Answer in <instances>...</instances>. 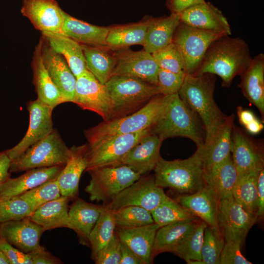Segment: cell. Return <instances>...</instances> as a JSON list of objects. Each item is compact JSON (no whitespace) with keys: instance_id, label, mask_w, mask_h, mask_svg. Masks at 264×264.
Listing matches in <instances>:
<instances>
[{"instance_id":"cell-1","label":"cell","mask_w":264,"mask_h":264,"mask_svg":"<svg viewBox=\"0 0 264 264\" xmlns=\"http://www.w3.org/2000/svg\"><path fill=\"white\" fill-rule=\"evenodd\" d=\"M229 36L222 35L210 44L200 64L193 74L217 75L221 78V85L225 87H229L233 79L241 75L252 58L244 40Z\"/></svg>"},{"instance_id":"cell-2","label":"cell","mask_w":264,"mask_h":264,"mask_svg":"<svg viewBox=\"0 0 264 264\" xmlns=\"http://www.w3.org/2000/svg\"><path fill=\"white\" fill-rule=\"evenodd\" d=\"M216 81L215 75L213 74L195 75L186 73L178 92L181 100L198 115L203 123L206 132L205 142L215 134L227 117L214 98Z\"/></svg>"},{"instance_id":"cell-3","label":"cell","mask_w":264,"mask_h":264,"mask_svg":"<svg viewBox=\"0 0 264 264\" xmlns=\"http://www.w3.org/2000/svg\"><path fill=\"white\" fill-rule=\"evenodd\" d=\"M149 132L162 141L176 136L188 138L197 148L203 145L206 136L200 118L181 100L178 93L168 95L164 110Z\"/></svg>"},{"instance_id":"cell-4","label":"cell","mask_w":264,"mask_h":264,"mask_svg":"<svg viewBox=\"0 0 264 264\" xmlns=\"http://www.w3.org/2000/svg\"><path fill=\"white\" fill-rule=\"evenodd\" d=\"M204 164L199 150L185 159L167 160L160 157L154 169L156 184L179 195L195 193L205 183Z\"/></svg>"},{"instance_id":"cell-5","label":"cell","mask_w":264,"mask_h":264,"mask_svg":"<svg viewBox=\"0 0 264 264\" xmlns=\"http://www.w3.org/2000/svg\"><path fill=\"white\" fill-rule=\"evenodd\" d=\"M168 95L158 94L134 112L125 116L104 121L85 130L84 135L88 145L93 144L114 135L137 132L150 128L164 110Z\"/></svg>"},{"instance_id":"cell-6","label":"cell","mask_w":264,"mask_h":264,"mask_svg":"<svg viewBox=\"0 0 264 264\" xmlns=\"http://www.w3.org/2000/svg\"><path fill=\"white\" fill-rule=\"evenodd\" d=\"M105 85L112 106L109 120L134 112L161 94L157 85L126 76L112 75Z\"/></svg>"},{"instance_id":"cell-7","label":"cell","mask_w":264,"mask_h":264,"mask_svg":"<svg viewBox=\"0 0 264 264\" xmlns=\"http://www.w3.org/2000/svg\"><path fill=\"white\" fill-rule=\"evenodd\" d=\"M70 155V148L54 129L12 161L9 171L10 173L20 172L37 168L65 165Z\"/></svg>"},{"instance_id":"cell-8","label":"cell","mask_w":264,"mask_h":264,"mask_svg":"<svg viewBox=\"0 0 264 264\" xmlns=\"http://www.w3.org/2000/svg\"><path fill=\"white\" fill-rule=\"evenodd\" d=\"M88 172L91 176L85 191L91 201L110 202L121 191L141 176L125 165L92 169Z\"/></svg>"},{"instance_id":"cell-9","label":"cell","mask_w":264,"mask_h":264,"mask_svg":"<svg viewBox=\"0 0 264 264\" xmlns=\"http://www.w3.org/2000/svg\"><path fill=\"white\" fill-rule=\"evenodd\" d=\"M150 129V128H149ZM149 129L131 133L114 135L88 145V165L85 171L107 166H119L121 160Z\"/></svg>"},{"instance_id":"cell-10","label":"cell","mask_w":264,"mask_h":264,"mask_svg":"<svg viewBox=\"0 0 264 264\" xmlns=\"http://www.w3.org/2000/svg\"><path fill=\"white\" fill-rule=\"evenodd\" d=\"M224 35L194 28L180 22L175 32L173 42L182 55L185 73L193 74L200 64L210 44Z\"/></svg>"},{"instance_id":"cell-11","label":"cell","mask_w":264,"mask_h":264,"mask_svg":"<svg viewBox=\"0 0 264 264\" xmlns=\"http://www.w3.org/2000/svg\"><path fill=\"white\" fill-rule=\"evenodd\" d=\"M169 198L163 188L156 184L154 176L146 174L141 176L107 204L114 211L128 206H137L151 212Z\"/></svg>"},{"instance_id":"cell-12","label":"cell","mask_w":264,"mask_h":264,"mask_svg":"<svg viewBox=\"0 0 264 264\" xmlns=\"http://www.w3.org/2000/svg\"><path fill=\"white\" fill-rule=\"evenodd\" d=\"M258 220L256 214L245 210L232 196L220 200L218 225L225 242L235 241L242 244Z\"/></svg>"},{"instance_id":"cell-13","label":"cell","mask_w":264,"mask_h":264,"mask_svg":"<svg viewBox=\"0 0 264 264\" xmlns=\"http://www.w3.org/2000/svg\"><path fill=\"white\" fill-rule=\"evenodd\" d=\"M72 102L83 110L97 113L104 121L110 119L112 106L107 88L88 70L76 78Z\"/></svg>"},{"instance_id":"cell-14","label":"cell","mask_w":264,"mask_h":264,"mask_svg":"<svg viewBox=\"0 0 264 264\" xmlns=\"http://www.w3.org/2000/svg\"><path fill=\"white\" fill-rule=\"evenodd\" d=\"M231 153L238 176L264 168L262 142L250 136L244 129L235 124L232 131Z\"/></svg>"},{"instance_id":"cell-15","label":"cell","mask_w":264,"mask_h":264,"mask_svg":"<svg viewBox=\"0 0 264 264\" xmlns=\"http://www.w3.org/2000/svg\"><path fill=\"white\" fill-rule=\"evenodd\" d=\"M27 110L29 122L25 134L16 145L5 151L12 161L54 130L52 119L53 108L37 99L28 103Z\"/></svg>"},{"instance_id":"cell-16","label":"cell","mask_w":264,"mask_h":264,"mask_svg":"<svg viewBox=\"0 0 264 264\" xmlns=\"http://www.w3.org/2000/svg\"><path fill=\"white\" fill-rule=\"evenodd\" d=\"M116 64L112 75L138 78L157 85L159 67L152 53L144 49L135 51L127 48L118 49L114 53Z\"/></svg>"},{"instance_id":"cell-17","label":"cell","mask_w":264,"mask_h":264,"mask_svg":"<svg viewBox=\"0 0 264 264\" xmlns=\"http://www.w3.org/2000/svg\"><path fill=\"white\" fill-rule=\"evenodd\" d=\"M41 52L44 64L55 86L65 102H72L74 99L76 78L66 60L55 52L42 36Z\"/></svg>"},{"instance_id":"cell-18","label":"cell","mask_w":264,"mask_h":264,"mask_svg":"<svg viewBox=\"0 0 264 264\" xmlns=\"http://www.w3.org/2000/svg\"><path fill=\"white\" fill-rule=\"evenodd\" d=\"M63 10L55 0H22V14L42 33L62 32Z\"/></svg>"},{"instance_id":"cell-19","label":"cell","mask_w":264,"mask_h":264,"mask_svg":"<svg viewBox=\"0 0 264 264\" xmlns=\"http://www.w3.org/2000/svg\"><path fill=\"white\" fill-rule=\"evenodd\" d=\"M180 22L189 26L231 35V29L222 12L210 2L193 6L180 14Z\"/></svg>"},{"instance_id":"cell-20","label":"cell","mask_w":264,"mask_h":264,"mask_svg":"<svg viewBox=\"0 0 264 264\" xmlns=\"http://www.w3.org/2000/svg\"><path fill=\"white\" fill-rule=\"evenodd\" d=\"M44 230L29 217L0 223V237L25 253L40 245Z\"/></svg>"},{"instance_id":"cell-21","label":"cell","mask_w":264,"mask_h":264,"mask_svg":"<svg viewBox=\"0 0 264 264\" xmlns=\"http://www.w3.org/2000/svg\"><path fill=\"white\" fill-rule=\"evenodd\" d=\"M175 200L205 222L207 226L220 230L218 216L220 200L210 186L205 184L194 193L179 195Z\"/></svg>"},{"instance_id":"cell-22","label":"cell","mask_w":264,"mask_h":264,"mask_svg":"<svg viewBox=\"0 0 264 264\" xmlns=\"http://www.w3.org/2000/svg\"><path fill=\"white\" fill-rule=\"evenodd\" d=\"M162 140L149 132L135 145L121 160L119 165L130 167L141 176L154 169L160 157Z\"/></svg>"},{"instance_id":"cell-23","label":"cell","mask_w":264,"mask_h":264,"mask_svg":"<svg viewBox=\"0 0 264 264\" xmlns=\"http://www.w3.org/2000/svg\"><path fill=\"white\" fill-rule=\"evenodd\" d=\"M238 87L243 96L259 110L264 120V54L255 56L240 75Z\"/></svg>"},{"instance_id":"cell-24","label":"cell","mask_w":264,"mask_h":264,"mask_svg":"<svg viewBox=\"0 0 264 264\" xmlns=\"http://www.w3.org/2000/svg\"><path fill=\"white\" fill-rule=\"evenodd\" d=\"M70 155L56 178L61 196L77 197L79 180L88 165L87 144L70 148Z\"/></svg>"},{"instance_id":"cell-25","label":"cell","mask_w":264,"mask_h":264,"mask_svg":"<svg viewBox=\"0 0 264 264\" xmlns=\"http://www.w3.org/2000/svg\"><path fill=\"white\" fill-rule=\"evenodd\" d=\"M159 227L154 222L132 228L116 227L115 232L121 242L133 252L142 264H150L153 262V248Z\"/></svg>"},{"instance_id":"cell-26","label":"cell","mask_w":264,"mask_h":264,"mask_svg":"<svg viewBox=\"0 0 264 264\" xmlns=\"http://www.w3.org/2000/svg\"><path fill=\"white\" fill-rule=\"evenodd\" d=\"M68 209V228L76 233L80 244L89 246L90 233L96 223L103 204H94L75 198Z\"/></svg>"},{"instance_id":"cell-27","label":"cell","mask_w":264,"mask_h":264,"mask_svg":"<svg viewBox=\"0 0 264 264\" xmlns=\"http://www.w3.org/2000/svg\"><path fill=\"white\" fill-rule=\"evenodd\" d=\"M64 166L34 168L17 177H10L0 186V197L19 196L45 182L56 179Z\"/></svg>"},{"instance_id":"cell-28","label":"cell","mask_w":264,"mask_h":264,"mask_svg":"<svg viewBox=\"0 0 264 264\" xmlns=\"http://www.w3.org/2000/svg\"><path fill=\"white\" fill-rule=\"evenodd\" d=\"M234 115L227 116L215 134L200 148L204 168L218 164L231 154V135L234 124Z\"/></svg>"},{"instance_id":"cell-29","label":"cell","mask_w":264,"mask_h":264,"mask_svg":"<svg viewBox=\"0 0 264 264\" xmlns=\"http://www.w3.org/2000/svg\"><path fill=\"white\" fill-rule=\"evenodd\" d=\"M238 173L230 154L220 163L204 168L205 183L210 186L220 200L232 196Z\"/></svg>"},{"instance_id":"cell-30","label":"cell","mask_w":264,"mask_h":264,"mask_svg":"<svg viewBox=\"0 0 264 264\" xmlns=\"http://www.w3.org/2000/svg\"><path fill=\"white\" fill-rule=\"evenodd\" d=\"M52 49L66 60L76 78L88 70L82 45L62 32L42 33Z\"/></svg>"},{"instance_id":"cell-31","label":"cell","mask_w":264,"mask_h":264,"mask_svg":"<svg viewBox=\"0 0 264 264\" xmlns=\"http://www.w3.org/2000/svg\"><path fill=\"white\" fill-rule=\"evenodd\" d=\"M41 48L42 42L40 40L35 49L31 63L33 81L38 96L37 99L54 109L65 102L45 67Z\"/></svg>"},{"instance_id":"cell-32","label":"cell","mask_w":264,"mask_h":264,"mask_svg":"<svg viewBox=\"0 0 264 264\" xmlns=\"http://www.w3.org/2000/svg\"><path fill=\"white\" fill-rule=\"evenodd\" d=\"M180 22V14L151 18L148 26L143 49L153 53L173 42L175 32Z\"/></svg>"},{"instance_id":"cell-33","label":"cell","mask_w":264,"mask_h":264,"mask_svg":"<svg viewBox=\"0 0 264 264\" xmlns=\"http://www.w3.org/2000/svg\"><path fill=\"white\" fill-rule=\"evenodd\" d=\"M62 33L82 44L106 46L109 28L93 25L72 17L63 11Z\"/></svg>"},{"instance_id":"cell-34","label":"cell","mask_w":264,"mask_h":264,"mask_svg":"<svg viewBox=\"0 0 264 264\" xmlns=\"http://www.w3.org/2000/svg\"><path fill=\"white\" fill-rule=\"evenodd\" d=\"M71 199L61 196L49 201L35 210L29 217L44 231L68 226V203Z\"/></svg>"},{"instance_id":"cell-35","label":"cell","mask_w":264,"mask_h":264,"mask_svg":"<svg viewBox=\"0 0 264 264\" xmlns=\"http://www.w3.org/2000/svg\"><path fill=\"white\" fill-rule=\"evenodd\" d=\"M200 219H189L160 227L155 235L153 256L170 250L178 244L196 226Z\"/></svg>"},{"instance_id":"cell-36","label":"cell","mask_w":264,"mask_h":264,"mask_svg":"<svg viewBox=\"0 0 264 264\" xmlns=\"http://www.w3.org/2000/svg\"><path fill=\"white\" fill-rule=\"evenodd\" d=\"M151 19L142 22L109 28L105 40L106 46L118 50L135 44L143 46Z\"/></svg>"},{"instance_id":"cell-37","label":"cell","mask_w":264,"mask_h":264,"mask_svg":"<svg viewBox=\"0 0 264 264\" xmlns=\"http://www.w3.org/2000/svg\"><path fill=\"white\" fill-rule=\"evenodd\" d=\"M82 45L88 70L101 83L105 84L111 77L116 64L114 54L105 49L106 46Z\"/></svg>"},{"instance_id":"cell-38","label":"cell","mask_w":264,"mask_h":264,"mask_svg":"<svg viewBox=\"0 0 264 264\" xmlns=\"http://www.w3.org/2000/svg\"><path fill=\"white\" fill-rule=\"evenodd\" d=\"M103 204L102 211L89 237L91 257L93 260L97 252L111 239L116 228L114 210L108 204Z\"/></svg>"},{"instance_id":"cell-39","label":"cell","mask_w":264,"mask_h":264,"mask_svg":"<svg viewBox=\"0 0 264 264\" xmlns=\"http://www.w3.org/2000/svg\"><path fill=\"white\" fill-rule=\"evenodd\" d=\"M206 226V223L200 219L194 229L170 252L183 259L188 264H200L201 250Z\"/></svg>"},{"instance_id":"cell-40","label":"cell","mask_w":264,"mask_h":264,"mask_svg":"<svg viewBox=\"0 0 264 264\" xmlns=\"http://www.w3.org/2000/svg\"><path fill=\"white\" fill-rule=\"evenodd\" d=\"M260 170L238 176L232 193L233 198L245 210L255 214L258 206L257 178Z\"/></svg>"},{"instance_id":"cell-41","label":"cell","mask_w":264,"mask_h":264,"mask_svg":"<svg viewBox=\"0 0 264 264\" xmlns=\"http://www.w3.org/2000/svg\"><path fill=\"white\" fill-rule=\"evenodd\" d=\"M151 214L154 222L159 227L181 220L198 218L170 197L154 209Z\"/></svg>"},{"instance_id":"cell-42","label":"cell","mask_w":264,"mask_h":264,"mask_svg":"<svg viewBox=\"0 0 264 264\" xmlns=\"http://www.w3.org/2000/svg\"><path fill=\"white\" fill-rule=\"evenodd\" d=\"M116 227L132 228L154 223L151 212L137 206H128L114 211Z\"/></svg>"},{"instance_id":"cell-43","label":"cell","mask_w":264,"mask_h":264,"mask_svg":"<svg viewBox=\"0 0 264 264\" xmlns=\"http://www.w3.org/2000/svg\"><path fill=\"white\" fill-rule=\"evenodd\" d=\"M224 243V239L220 231L207 225L204 231L200 264H220Z\"/></svg>"},{"instance_id":"cell-44","label":"cell","mask_w":264,"mask_h":264,"mask_svg":"<svg viewBox=\"0 0 264 264\" xmlns=\"http://www.w3.org/2000/svg\"><path fill=\"white\" fill-rule=\"evenodd\" d=\"M30 206L34 212L43 204L61 196L56 179L45 182L20 195Z\"/></svg>"},{"instance_id":"cell-45","label":"cell","mask_w":264,"mask_h":264,"mask_svg":"<svg viewBox=\"0 0 264 264\" xmlns=\"http://www.w3.org/2000/svg\"><path fill=\"white\" fill-rule=\"evenodd\" d=\"M33 212L29 204L20 196L0 197V223L29 217Z\"/></svg>"},{"instance_id":"cell-46","label":"cell","mask_w":264,"mask_h":264,"mask_svg":"<svg viewBox=\"0 0 264 264\" xmlns=\"http://www.w3.org/2000/svg\"><path fill=\"white\" fill-rule=\"evenodd\" d=\"M152 54L159 68L175 73L185 72L182 55L173 42Z\"/></svg>"},{"instance_id":"cell-47","label":"cell","mask_w":264,"mask_h":264,"mask_svg":"<svg viewBox=\"0 0 264 264\" xmlns=\"http://www.w3.org/2000/svg\"><path fill=\"white\" fill-rule=\"evenodd\" d=\"M185 72L175 73L159 68L157 74V86L164 95L178 93L181 87Z\"/></svg>"},{"instance_id":"cell-48","label":"cell","mask_w":264,"mask_h":264,"mask_svg":"<svg viewBox=\"0 0 264 264\" xmlns=\"http://www.w3.org/2000/svg\"><path fill=\"white\" fill-rule=\"evenodd\" d=\"M121 242L115 232L110 241L100 249L94 259L96 264H120Z\"/></svg>"},{"instance_id":"cell-49","label":"cell","mask_w":264,"mask_h":264,"mask_svg":"<svg viewBox=\"0 0 264 264\" xmlns=\"http://www.w3.org/2000/svg\"><path fill=\"white\" fill-rule=\"evenodd\" d=\"M241 244L232 241L225 242L220 264H252L241 253Z\"/></svg>"},{"instance_id":"cell-50","label":"cell","mask_w":264,"mask_h":264,"mask_svg":"<svg viewBox=\"0 0 264 264\" xmlns=\"http://www.w3.org/2000/svg\"><path fill=\"white\" fill-rule=\"evenodd\" d=\"M0 248L10 264H33L30 255L19 250L0 237Z\"/></svg>"},{"instance_id":"cell-51","label":"cell","mask_w":264,"mask_h":264,"mask_svg":"<svg viewBox=\"0 0 264 264\" xmlns=\"http://www.w3.org/2000/svg\"><path fill=\"white\" fill-rule=\"evenodd\" d=\"M33 264H58L61 261L52 255L44 246L40 245L32 252L28 253Z\"/></svg>"},{"instance_id":"cell-52","label":"cell","mask_w":264,"mask_h":264,"mask_svg":"<svg viewBox=\"0 0 264 264\" xmlns=\"http://www.w3.org/2000/svg\"><path fill=\"white\" fill-rule=\"evenodd\" d=\"M205 1L204 0H168V6L172 13L180 14L186 9Z\"/></svg>"},{"instance_id":"cell-53","label":"cell","mask_w":264,"mask_h":264,"mask_svg":"<svg viewBox=\"0 0 264 264\" xmlns=\"http://www.w3.org/2000/svg\"><path fill=\"white\" fill-rule=\"evenodd\" d=\"M258 183V206L256 214L259 219H261L264 214V168L259 172Z\"/></svg>"},{"instance_id":"cell-54","label":"cell","mask_w":264,"mask_h":264,"mask_svg":"<svg viewBox=\"0 0 264 264\" xmlns=\"http://www.w3.org/2000/svg\"><path fill=\"white\" fill-rule=\"evenodd\" d=\"M11 162L5 151L0 152V186L10 177Z\"/></svg>"},{"instance_id":"cell-55","label":"cell","mask_w":264,"mask_h":264,"mask_svg":"<svg viewBox=\"0 0 264 264\" xmlns=\"http://www.w3.org/2000/svg\"><path fill=\"white\" fill-rule=\"evenodd\" d=\"M120 264H142V263L133 252L125 243L121 242Z\"/></svg>"},{"instance_id":"cell-56","label":"cell","mask_w":264,"mask_h":264,"mask_svg":"<svg viewBox=\"0 0 264 264\" xmlns=\"http://www.w3.org/2000/svg\"><path fill=\"white\" fill-rule=\"evenodd\" d=\"M237 114L240 123L244 128L258 119L252 111L244 109L242 106L237 107Z\"/></svg>"},{"instance_id":"cell-57","label":"cell","mask_w":264,"mask_h":264,"mask_svg":"<svg viewBox=\"0 0 264 264\" xmlns=\"http://www.w3.org/2000/svg\"><path fill=\"white\" fill-rule=\"evenodd\" d=\"M264 124L262 121L258 118L247 125L245 128V130L250 134H257L259 133L264 129Z\"/></svg>"},{"instance_id":"cell-58","label":"cell","mask_w":264,"mask_h":264,"mask_svg":"<svg viewBox=\"0 0 264 264\" xmlns=\"http://www.w3.org/2000/svg\"><path fill=\"white\" fill-rule=\"evenodd\" d=\"M0 264H10V263L0 248Z\"/></svg>"}]
</instances>
